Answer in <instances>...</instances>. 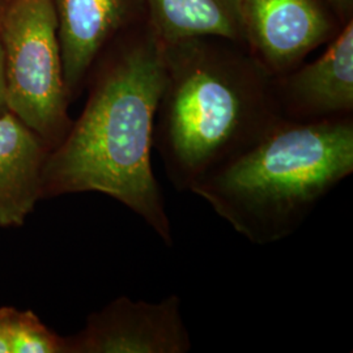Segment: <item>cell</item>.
<instances>
[{
  "label": "cell",
  "instance_id": "cell-8",
  "mask_svg": "<svg viewBox=\"0 0 353 353\" xmlns=\"http://www.w3.org/2000/svg\"><path fill=\"white\" fill-rule=\"evenodd\" d=\"M58 24L64 85L72 97L118 32L148 20L145 0H51Z\"/></svg>",
  "mask_w": 353,
  "mask_h": 353
},
{
  "label": "cell",
  "instance_id": "cell-7",
  "mask_svg": "<svg viewBox=\"0 0 353 353\" xmlns=\"http://www.w3.org/2000/svg\"><path fill=\"white\" fill-rule=\"evenodd\" d=\"M274 93L281 118L290 122L352 115V19L316 61L274 77Z\"/></svg>",
  "mask_w": 353,
  "mask_h": 353
},
{
  "label": "cell",
  "instance_id": "cell-13",
  "mask_svg": "<svg viewBox=\"0 0 353 353\" xmlns=\"http://www.w3.org/2000/svg\"><path fill=\"white\" fill-rule=\"evenodd\" d=\"M325 1L327 3L331 11L344 23L352 19L353 0H325Z\"/></svg>",
  "mask_w": 353,
  "mask_h": 353
},
{
  "label": "cell",
  "instance_id": "cell-3",
  "mask_svg": "<svg viewBox=\"0 0 353 353\" xmlns=\"http://www.w3.org/2000/svg\"><path fill=\"white\" fill-rule=\"evenodd\" d=\"M352 173V115L316 122L281 119L190 192L246 240L270 245L296 233Z\"/></svg>",
  "mask_w": 353,
  "mask_h": 353
},
{
  "label": "cell",
  "instance_id": "cell-10",
  "mask_svg": "<svg viewBox=\"0 0 353 353\" xmlns=\"http://www.w3.org/2000/svg\"><path fill=\"white\" fill-rule=\"evenodd\" d=\"M148 24L163 43L214 37L243 45L236 0H145Z\"/></svg>",
  "mask_w": 353,
  "mask_h": 353
},
{
  "label": "cell",
  "instance_id": "cell-9",
  "mask_svg": "<svg viewBox=\"0 0 353 353\" xmlns=\"http://www.w3.org/2000/svg\"><path fill=\"white\" fill-rule=\"evenodd\" d=\"M50 148L14 114L0 117V227L24 224L42 196Z\"/></svg>",
  "mask_w": 353,
  "mask_h": 353
},
{
  "label": "cell",
  "instance_id": "cell-12",
  "mask_svg": "<svg viewBox=\"0 0 353 353\" xmlns=\"http://www.w3.org/2000/svg\"><path fill=\"white\" fill-rule=\"evenodd\" d=\"M12 307H0V353H11L10 319Z\"/></svg>",
  "mask_w": 353,
  "mask_h": 353
},
{
  "label": "cell",
  "instance_id": "cell-6",
  "mask_svg": "<svg viewBox=\"0 0 353 353\" xmlns=\"http://www.w3.org/2000/svg\"><path fill=\"white\" fill-rule=\"evenodd\" d=\"M191 345L176 294L160 303L119 297L67 338L68 353H186Z\"/></svg>",
  "mask_w": 353,
  "mask_h": 353
},
{
  "label": "cell",
  "instance_id": "cell-14",
  "mask_svg": "<svg viewBox=\"0 0 353 353\" xmlns=\"http://www.w3.org/2000/svg\"><path fill=\"white\" fill-rule=\"evenodd\" d=\"M10 112L7 102V84H6V68H4V51L0 39V117Z\"/></svg>",
  "mask_w": 353,
  "mask_h": 353
},
{
  "label": "cell",
  "instance_id": "cell-4",
  "mask_svg": "<svg viewBox=\"0 0 353 353\" xmlns=\"http://www.w3.org/2000/svg\"><path fill=\"white\" fill-rule=\"evenodd\" d=\"M0 39L8 109L51 151L71 127L52 1L7 0L0 10Z\"/></svg>",
  "mask_w": 353,
  "mask_h": 353
},
{
  "label": "cell",
  "instance_id": "cell-2",
  "mask_svg": "<svg viewBox=\"0 0 353 353\" xmlns=\"http://www.w3.org/2000/svg\"><path fill=\"white\" fill-rule=\"evenodd\" d=\"M221 38L164 43L165 87L153 148L179 192L261 139L283 118L274 77Z\"/></svg>",
  "mask_w": 353,
  "mask_h": 353
},
{
  "label": "cell",
  "instance_id": "cell-15",
  "mask_svg": "<svg viewBox=\"0 0 353 353\" xmlns=\"http://www.w3.org/2000/svg\"><path fill=\"white\" fill-rule=\"evenodd\" d=\"M6 1H7V0H0V10H1V7L4 6V3H6Z\"/></svg>",
  "mask_w": 353,
  "mask_h": 353
},
{
  "label": "cell",
  "instance_id": "cell-1",
  "mask_svg": "<svg viewBox=\"0 0 353 353\" xmlns=\"http://www.w3.org/2000/svg\"><path fill=\"white\" fill-rule=\"evenodd\" d=\"M102 64L88 102L42 170V196L101 192L125 204L166 246L173 230L151 152L165 87L164 43L150 24Z\"/></svg>",
  "mask_w": 353,
  "mask_h": 353
},
{
  "label": "cell",
  "instance_id": "cell-11",
  "mask_svg": "<svg viewBox=\"0 0 353 353\" xmlns=\"http://www.w3.org/2000/svg\"><path fill=\"white\" fill-rule=\"evenodd\" d=\"M11 353H68L67 338L46 327L33 312L13 309L10 319Z\"/></svg>",
  "mask_w": 353,
  "mask_h": 353
},
{
  "label": "cell",
  "instance_id": "cell-5",
  "mask_svg": "<svg viewBox=\"0 0 353 353\" xmlns=\"http://www.w3.org/2000/svg\"><path fill=\"white\" fill-rule=\"evenodd\" d=\"M243 45L272 77L285 75L334 36L325 0H236Z\"/></svg>",
  "mask_w": 353,
  "mask_h": 353
}]
</instances>
